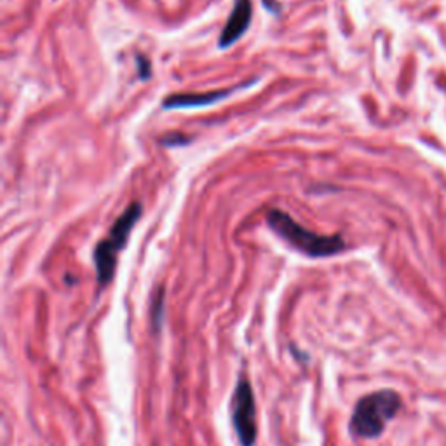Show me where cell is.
Masks as SVG:
<instances>
[{
  "label": "cell",
  "instance_id": "3",
  "mask_svg": "<svg viewBox=\"0 0 446 446\" xmlns=\"http://www.w3.org/2000/svg\"><path fill=\"white\" fill-rule=\"evenodd\" d=\"M141 211H143L141 204L133 203L131 206L115 220L114 225H112L109 237L100 241L98 246H96L95 265L100 286H107L112 281V277H114L119 253L124 250L133 227H135L136 222L140 220Z\"/></svg>",
  "mask_w": 446,
  "mask_h": 446
},
{
  "label": "cell",
  "instance_id": "2",
  "mask_svg": "<svg viewBox=\"0 0 446 446\" xmlns=\"http://www.w3.org/2000/svg\"><path fill=\"white\" fill-rule=\"evenodd\" d=\"M401 408L399 394L394 390H378L358 401L351 418V430L354 436L371 440L378 438L387 423L396 417Z\"/></svg>",
  "mask_w": 446,
  "mask_h": 446
},
{
  "label": "cell",
  "instance_id": "4",
  "mask_svg": "<svg viewBox=\"0 0 446 446\" xmlns=\"http://www.w3.org/2000/svg\"><path fill=\"white\" fill-rule=\"evenodd\" d=\"M232 423L241 445H255L256 433H258V426H256V401L251 384L244 377L237 382L236 390H234Z\"/></svg>",
  "mask_w": 446,
  "mask_h": 446
},
{
  "label": "cell",
  "instance_id": "7",
  "mask_svg": "<svg viewBox=\"0 0 446 446\" xmlns=\"http://www.w3.org/2000/svg\"><path fill=\"white\" fill-rule=\"evenodd\" d=\"M164 289L159 288L157 295H155V302L152 306V323H155V326H161L162 323V312H164Z\"/></svg>",
  "mask_w": 446,
  "mask_h": 446
},
{
  "label": "cell",
  "instance_id": "1",
  "mask_svg": "<svg viewBox=\"0 0 446 446\" xmlns=\"http://www.w3.org/2000/svg\"><path fill=\"white\" fill-rule=\"evenodd\" d=\"M267 222L270 229L286 243L312 258L332 256L345 250V241L340 236H321V234L312 232L281 210H270L267 215Z\"/></svg>",
  "mask_w": 446,
  "mask_h": 446
},
{
  "label": "cell",
  "instance_id": "6",
  "mask_svg": "<svg viewBox=\"0 0 446 446\" xmlns=\"http://www.w3.org/2000/svg\"><path fill=\"white\" fill-rule=\"evenodd\" d=\"M232 89L227 91H211V92H197V95H173L162 102L164 109H192V107H204L217 103L220 100L232 95Z\"/></svg>",
  "mask_w": 446,
  "mask_h": 446
},
{
  "label": "cell",
  "instance_id": "5",
  "mask_svg": "<svg viewBox=\"0 0 446 446\" xmlns=\"http://www.w3.org/2000/svg\"><path fill=\"white\" fill-rule=\"evenodd\" d=\"M251 16H253L251 0H236L232 13H230L229 20H227L225 28H223L220 33L218 46H220L222 49H225V47L232 46L234 42H237V40L243 37V33L250 28Z\"/></svg>",
  "mask_w": 446,
  "mask_h": 446
}]
</instances>
